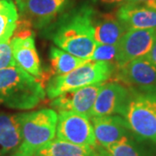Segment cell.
Masks as SVG:
<instances>
[{
  "label": "cell",
  "instance_id": "22",
  "mask_svg": "<svg viewBox=\"0 0 156 156\" xmlns=\"http://www.w3.org/2000/svg\"><path fill=\"white\" fill-rule=\"evenodd\" d=\"M17 66L13 57L11 40L0 43V69Z\"/></svg>",
  "mask_w": 156,
  "mask_h": 156
},
{
  "label": "cell",
  "instance_id": "28",
  "mask_svg": "<svg viewBox=\"0 0 156 156\" xmlns=\"http://www.w3.org/2000/svg\"><path fill=\"white\" fill-rule=\"evenodd\" d=\"M92 156H102V155H101V154L100 152H99V150L97 149V147H96L95 154H93V155H92Z\"/></svg>",
  "mask_w": 156,
  "mask_h": 156
},
{
  "label": "cell",
  "instance_id": "26",
  "mask_svg": "<svg viewBox=\"0 0 156 156\" xmlns=\"http://www.w3.org/2000/svg\"><path fill=\"white\" fill-rule=\"evenodd\" d=\"M11 0H0V10H2L3 8H5Z\"/></svg>",
  "mask_w": 156,
  "mask_h": 156
},
{
  "label": "cell",
  "instance_id": "12",
  "mask_svg": "<svg viewBox=\"0 0 156 156\" xmlns=\"http://www.w3.org/2000/svg\"><path fill=\"white\" fill-rule=\"evenodd\" d=\"M90 122L97 146L102 148L133 135L124 118L119 115L93 117Z\"/></svg>",
  "mask_w": 156,
  "mask_h": 156
},
{
  "label": "cell",
  "instance_id": "9",
  "mask_svg": "<svg viewBox=\"0 0 156 156\" xmlns=\"http://www.w3.org/2000/svg\"><path fill=\"white\" fill-rule=\"evenodd\" d=\"M103 83L92 84L64 92L51 101L50 107L58 112L72 111L89 118L97 95Z\"/></svg>",
  "mask_w": 156,
  "mask_h": 156
},
{
  "label": "cell",
  "instance_id": "16",
  "mask_svg": "<svg viewBox=\"0 0 156 156\" xmlns=\"http://www.w3.org/2000/svg\"><path fill=\"white\" fill-rule=\"evenodd\" d=\"M20 114L0 113V156H11L21 143Z\"/></svg>",
  "mask_w": 156,
  "mask_h": 156
},
{
  "label": "cell",
  "instance_id": "13",
  "mask_svg": "<svg viewBox=\"0 0 156 156\" xmlns=\"http://www.w3.org/2000/svg\"><path fill=\"white\" fill-rule=\"evenodd\" d=\"M91 24L95 43L98 44H117L127 29L118 19L116 13H102L93 9Z\"/></svg>",
  "mask_w": 156,
  "mask_h": 156
},
{
  "label": "cell",
  "instance_id": "23",
  "mask_svg": "<svg viewBox=\"0 0 156 156\" xmlns=\"http://www.w3.org/2000/svg\"><path fill=\"white\" fill-rule=\"evenodd\" d=\"M96 3H99L102 5L107 6H115L122 5L126 3L127 0H94Z\"/></svg>",
  "mask_w": 156,
  "mask_h": 156
},
{
  "label": "cell",
  "instance_id": "14",
  "mask_svg": "<svg viewBox=\"0 0 156 156\" xmlns=\"http://www.w3.org/2000/svg\"><path fill=\"white\" fill-rule=\"evenodd\" d=\"M13 57L17 67L21 68L37 79L43 77V69L34 36L27 37H15L11 40Z\"/></svg>",
  "mask_w": 156,
  "mask_h": 156
},
{
  "label": "cell",
  "instance_id": "3",
  "mask_svg": "<svg viewBox=\"0 0 156 156\" xmlns=\"http://www.w3.org/2000/svg\"><path fill=\"white\" fill-rule=\"evenodd\" d=\"M123 109L128 129L136 138L156 144V86L132 89Z\"/></svg>",
  "mask_w": 156,
  "mask_h": 156
},
{
  "label": "cell",
  "instance_id": "4",
  "mask_svg": "<svg viewBox=\"0 0 156 156\" xmlns=\"http://www.w3.org/2000/svg\"><path fill=\"white\" fill-rule=\"evenodd\" d=\"M57 113L51 108L20 114L21 143L11 156H35L56 136Z\"/></svg>",
  "mask_w": 156,
  "mask_h": 156
},
{
  "label": "cell",
  "instance_id": "27",
  "mask_svg": "<svg viewBox=\"0 0 156 156\" xmlns=\"http://www.w3.org/2000/svg\"><path fill=\"white\" fill-rule=\"evenodd\" d=\"M97 149L99 150V152H100L101 154V155L102 156H108V154L106 153V151L104 150L102 147H97Z\"/></svg>",
  "mask_w": 156,
  "mask_h": 156
},
{
  "label": "cell",
  "instance_id": "24",
  "mask_svg": "<svg viewBox=\"0 0 156 156\" xmlns=\"http://www.w3.org/2000/svg\"><path fill=\"white\" fill-rule=\"evenodd\" d=\"M125 4H128V5H156V0H127Z\"/></svg>",
  "mask_w": 156,
  "mask_h": 156
},
{
  "label": "cell",
  "instance_id": "7",
  "mask_svg": "<svg viewBox=\"0 0 156 156\" xmlns=\"http://www.w3.org/2000/svg\"><path fill=\"white\" fill-rule=\"evenodd\" d=\"M156 39V29L128 30L117 44L116 68L145 56L150 51Z\"/></svg>",
  "mask_w": 156,
  "mask_h": 156
},
{
  "label": "cell",
  "instance_id": "6",
  "mask_svg": "<svg viewBox=\"0 0 156 156\" xmlns=\"http://www.w3.org/2000/svg\"><path fill=\"white\" fill-rule=\"evenodd\" d=\"M56 136L76 145L94 148L98 147L90 119L72 111L58 112Z\"/></svg>",
  "mask_w": 156,
  "mask_h": 156
},
{
  "label": "cell",
  "instance_id": "8",
  "mask_svg": "<svg viewBox=\"0 0 156 156\" xmlns=\"http://www.w3.org/2000/svg\"><path fill=\"white\" fill-rule=\"evenodd\" d=\"M116 82L132 89H147L156 86V66L146 56L129 62L115 69Z\"/></svg>",
  "mask_w": 156,
  "mask_h": 156
},
{
  "label": "cell",
  "instance_id": "21",
  "mask_svg": "<svg viewBox=\"0 0 156 156\" xmlns=\"http://www.w3.org/2000/svg\"><path fill=\"white\" fill-rule=\"evenodd\" d=\"M117 44H98L89 61L110 62L115 63Z\"/></svg>",
  "mask_w": 156,
  "mask_h": 156
},
{
  "label": "cell",
  "instance_id": "20",
  "mask_svg": "<svg viewBox=\"0 0 156 156\" xmlns=\"http://www.w3.org/2000/svg\"><path fill=\"white\" fill-rule=\"evenodd\" d=\"M103 149L108 156H147L134 142L132 136L122 140Z\"/></svg>",
  "mask_w": 156,
  "mask_h": 156
},
{
  "label": "cell",
  "instance_id": "1",
  "mask_svg": "<svg viewBox=\"0 0 156 156\" xmlns=\"http://www.w3.org/2000/svg\"><path fill=\"white\" fill-rule=\"evenodd\" d=\"M92 11L91 7L83 6L61 17L49 30L53 43L62 50L89 61L97 46L91 24Z\"/></svg>",
  "mask_w": 156,
  "mask_h": 156
},
{
  "label": "cell",
  "instance_id": "2",
  "mask_svg": "<svg viewBox=\"0 0 156 156\" xmlns=\"http://www.w3.org/2000/svg\"><path fill=\"white\" fill-rule=\"evenodd\" d=\"M46 92L37 78L14 66L0 69V104L27 110L44 99Z\"/></svg>",
  "mask_w": 156,
  "mask_h": 156
},
{
  "label": "cell",
  "instance_id": "15",
  "mask_svg": "<svg viewBox=\"0 0 156 156\" xmlns=\"http://www.w3.org/2000/svg\"><path fill=\"white\" fill-rule=\"evenodd\" d=\"M115 13L127 30L156 29V5L124 4Z\"/></svg>",
  "mask_w": 156,
  "mask_h": 156
},
{
  "label": "cell",
  "instance_id": "11",
  "mask_svg": "<svg viewBox=\"0 0 156 156\" xmlns=\"http://www.w3.org/2000/svg\"><path fill=\"white\" fill-rule=\"evenodd\" d=\"M129 88L118 82L102 84L92 108L89 119L93 117L122 114L129 96Z\"/></svg>",
  "mask_w": 156,
  "mask_h": 156
},
{
  "label": "cell",
  "instance_id": "19",
  "mask_svg": "<svg viewBox=\"0 0 156 156\" xmlns=\"http://www.w3.org/2000/svg\"><path fill=\"white\" fill-rule=\"evenodd\" d=\"M18 18L17 6L12 0L0 10V43L11 40L17 28Z\"/></svg>",
  "mask_w": 156,
  "mask_h": 156
},
{
  "label": "cell",
  "instance_id": "25",
  "mask_svg": "<svg viewBox=\"0 0 156 156\" xmlns=\"http://www.w3.org/2000/svg\"><path fill=\"white\" fill-rule=\"evenodd\" d=\"M145 56L152 63H154L156 66V39L155 41H154V44H153V46H152V48H151L150 51Z\"/></svg>",
  "mask_w": 156,
  "mask_h": 156
},
{
  "label": "cell",
  "instance_id": "5",
  "mask_svg": "<svg viewBox=\"0 0 156 156\" xmlns=\"http://www.w3.org/2000/svg\"><path fill=\"white\" fill-rule=\"evenodd\" d=\"M115 69V62L88 61L71 72L50 78L45 88L46 95L52 100L64 92L105 83L113 76Z\"/></svg>",
  "mask_w": 156,
  "mask_h": 156
},
{
  "label": "cell",
  "instance_id": "18",
  "mask_svg": "<svg viewBox=\"0 0 156 156\" xmlns=\"http://www.w3.org/2000/svg\"><path fill=\"white\" fill-rule=\"evenodd\" d=\"M88 60L79 58L58 47H51L50 50V75L62 76L71 72L86 63Z\"/></svg>",
  "mask_w": 156,
  "mask_h": 156
},
{
  "label": "cell",
  "instance_id": "10",
  "mask_svg": "<svg viewBox=\"0 0 156 156\" xmlns=\"http://www.w3.org/2000/svg\"><path fill=\"white\" fill-rule=\"evenodd\" d=\"M20 17L31 23L35 28L49 25L64 10L69 0H15Z\"/></svg>",
  "mask_w": 156,
  "mask_h": 156
},
{
  "label": "cell",
  "instance_id": "17",
  "mask_svg": "<svg viewBox=\"0 0 156 156\" xmlns=\"http://www.w3.org/2000/svg\"><path fill=\"white\" fill-rule=\"evenodd\" d=\"M95 149L91 147L76 145L54 138L41 147L35 156H92L95 154Z\"/></svg>",
  "mask_w": 156,
  "mask_h": 156
}]
</instances>
